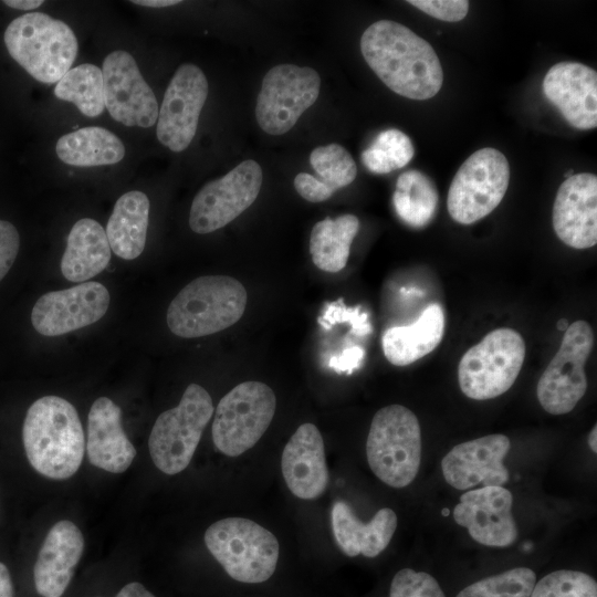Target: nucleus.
<instances>
[{
  "label": "nucleus",
  "mask_w": 597,
  "mask_h": 597,
  "mask_svg": "<svg viewBox=\"0 0 597 597\" xmlns=\"http://www.w3.org/2000/svg\"><path fill=\"white\" fill-rule=\"evenodd\" d=\"M360 51L374 73L398 95L423 101L442 86L443 71L433 48L401 23L370 24L360 38Z\"/></svg>",
  "instance_id": "obj_1"
},
{
  "label": "nucleus",
  "mask_w": 597,
  "mask_h": 597,
  "mask_svg": "<svg viewBox=\"0 0 597 597\" xmlns=\"http://www.w3.org/2000/svg\"><path fill=\"white\" fill-rule=\"evenodd\" d=\"M22 440L29 463L45 478L66 480L82 464V423L75 407L62 397L44 396L29 407Z\"/></svg>",
  "instance_id": "obj_2"
},
{
  "label": "nucleus",
  "mask_w": 597,
  "mask_h": 597,
  "mask_svg": "<svg viewBox=\"0 0 597 597\" xmlns=\"http://www.w3.org/2000/svg\"><path fill=\"white\" fill-rule=\"evenodd\" d=\"M245 306L247 291L237 279L200 276L172 298L167 310V325L179 337H202L235 324Z\"/></svg>",
  "instance_id": "obj_3"
},
{
  "label": "nucleus",
  "mask_w": 597,
  "mask_h": 597,
  "mask_svg": "<svg viewBox=\"0 0 597 597\" xmlns=\"http://www.w3.org/2000/svg\"><path fill=\"white\" fill-rule=\"evenodd\" d=\"M3 41L10 56L41 83H57L71 69L78 50L73 30L43 12L12 20Z\"/></svg>",
  "instance_id": "obj_4"
},
{
  "label": "nucleus",
  "mask_w": 597,
  "mask_h": 597,
  "mask_svg": "<svg viewBox=\"0 0 597 597\" xmlns=\"http://www.w3.org/2000/svg\"><path fill=\"white\" fill-rule=\"evenodd\" d=\"M421 429L416 415L402 405L379 409L370 423L366 455L369 468L391 488L409 485L421 462Z\"/></svg>",
  "instance_id": "obj_5"
},
{
  "label": "nucleus",
  "mask_w": 597,
  "mask_h": 597,
  "mask_svg": "<svg viewBox=\"0 0 597 597\" xmlns=\"http://www.w3.org/2000/svg\"><path fill=\"white\" fill-rule=\"evenodd\" d=\"M205 544L226 573L237 582L259 584L275 572L280 545L265 527L243 517H227L211 524Z\"/></svg>",
  "instance_id": "obj_6"
},
{
  "label": "nucleus",
  "mask_w": 597,
  "mask_h": 597,
  "mask_svg": "<svg viewBox=\"0 0 597 597\" xmlns=\"http://www.w3.org/2000/svg\"><path fill=\"white\" fill-rule=\"evenodd\" d=\"M212 415L209 392L200 385L190 384L178 406L161 412L153 426L148 448L156 468L168 475L184 471Z\"/></svg>",
  "instance_id": "obj_7"
},
{
  "label": "nucleus",
  "mask_w": 597,
  "mask_h": 597,
  "mask_svg": "<svg viewBox=\"0 0 597 597\" xmlns=\"http://www.w3.org/2000/svg\"><path fill=\"white\" fill-rule=\"evenodd\" d=\"M525 358V343L515 329L501 327L469 348L458 366L461 391L474 400L506 392L515 383Z\"/></svg>",
  "instance_id": "obj_8"
},
{
  "label": "nucleus",
  "mask_w": 597,
  "mask_h": 597,
  "mask_svg": "<svg viewBox=\"0 0 597 597\" xmlns=\"http://www.w3.org/2000/svg\"><path fill=\"white\" fill-rule=\"evenodd\" d=\"M272 388L261 381H244L219 401L212 422L216 448L228 457L251 449L269 428L275 412Z\"/></svg>",
  "instance_id": "obj_9"
},
{
  "label": "nucleus",
  "mask_w": 597,
  "mask_h": 597,
  "mask_svg": "<svg viewBox=\"0 0 597 597\" xmlns=\"http://www.w3.org/2000/svg\"><path fill=\"white\" fill-rule=\"evenodd\" d=\"M510 176L509 161L500 150L485 147L470 155L449 187L447 207L450 217L461 224L486 217L504 198Z\"/></svg>",
  "instance_id": "obj_10"
},
{
  "label": "nucleus",
  "mask_w": 597,
  "mask_h": 597,
  "mask_svg": "<svg viewBox=\"0 0 597 597\" xmlns=\"http://www.w3.org/2000/svg\"><path fill=\"white\" fill-rule=\"evenodd\" d=\"M593 346V329L586 321H576L566 328L558 350L537 383V399L546 412H570L584 397L585 364Z\"/></svg>",
  "instance_id": "obj_11"
},
{
  "label": "nucleus",
  "mask_w": 597,
  "mask_h": 597,
  "mask_svg": "<svg viewBox=\"0 0 597 597\" xmlns=\"http://www.w3.org/2000/svg\"><path fill=\"white\" fill-rule=\"evenodd\" d=\"M321 77L308 66L280 64L264 75L256 98L255 117L263 132L283 135L312 106L320 94Z\"/></svg>",
  "instance_id": "obj_12"
},
{
  "label": "nucleus",
  "mask_w": 597,
  "mask_h": 597,
  "mask_svg": "<svg viewBox=\"0 0 597 597\" xmlns=\"http://www.w3.org/2000/svg\"><path fill=\"white\" fill-rule=\"evenodd\" d=\"M262 181L260 165L244 160L223 177L206 184L192 200L190 229L206 234L223 228L255 201Z\"/></svg>",
  "instance_id": "obj_13"
},
{
  "label": "nucleus",
  "mask_w": 597,
  "mask_h": 597,
  "mask_svg": "<svg viewBox=\"0 0 597 597\" xmlns=\"http://www.w3.org/2000/svg\"><path fill=\"white\" fill-rule=\"evenodd\" d=\"M208 90L207 77L199 66L185 63L176 70L157 118L156 135L164 146L179 153L190 145Z\"/></svg>",
  "instance_id": "obj_14"
},
{
  "label": "nucleus",
  "mask_w": 597,
  "mask_h": 597,
  "mask_svg": "<svg viewBox=\"0 0 597 597\" xmlns=\"http://www.w3.org/2000/svg\"><path fill=\"white\" fill-rule=\"evenodd\" d=\"M104 105L125 126L151 127L158 118V103L138 65L125 50L111 52L103 62Z\"/></svg>",
  "instance_id": "obj_15"
},
{
  "label": "nucleus",
  "mask_w": 597,
  "mask_h": 597,
  "mask_svg": "<svg viewBox=\"0 0 597 597\" xmlns=\"http://www.w3.org/2000/svg\"><path fill=\"white\" fill-rule=\"evenodd\" d=\"M109 301V293L102 283L83 282L40 296L32 308L31 322L41 335H63L101 320Z\"/></svg>",
  "instance_id": "obj_16"
},
{
  "label": "nucleus",
  "mask_w": 597,
  "mask_h": 597,
  "mask_svg": "<svg viewBox=\"0 0 597 597\" xmlns=\"http://www.w3.org/2000/svg\"><path fill=\"white\" fill-rule=\"evenodd\" d=\"M513 496L503 486H483L463 493L453 510L457 524L478 543L491 547L513 544L517 530L512 516Z\"/></svg>",
  "instance_id": "obj_17"
},
{
  "label": "nucleus",
  "mask_w": 597,
  "mask_h": 597,
  "mask_svg": "<svg viewBox=\"0 0 597 597\" xmlns=\"http://www.w3.org/2000/svg\"><path fill=\"white\" fill-rule=\"evenodd\" d=\"M510 448V439L500 433L459 443L441 460L442 474L448 484L457 490H467L480 483L484 486H502L509 480L503 460Z\"/></svg>",
  "instance_id": "obj_18"
},
{
  "label": "nucleus",
  "mask_w": 597,
  "mask_h": 597,
  "mask_svg": "<svg viewBox=\"0 0 597 597\" xmlns=\"http://www.w3.org/2000/svg\"><path fill=\"white\" fill-rule=\"evenodd\" d=\"M553 228L558 239L574 249L597 242V177L573 174L559 186L553 206Z\"/></svg>",
  "instance_id": "obj_19"
},
{
  "label": "nucleus",
  "mask_w": 597,
  "mask_h": 597,
  "mask_svg": "<svg viewBox=\"0 0 597 597\" xmlns=\"http://www.w3.org/2000/svg\"><path fill=\"white\" fill-rule=\"evenodd\" d=\"M543 93L575 128L597 126V73L577 62L553 65L543 80Z\"/></svg>",
  "instance_id": "obj_20"
},
{
  "label": "nucleus",
  "mask_w": 597,
  "mask_h": 597,
  "mask_svg": "<svg viewBox=\"0 0 597 597\" xmlns=\"http://www.w3.org/2000/svg\"><path fill=\"white\" fill-rule=\"evenodd\" d=\"M281 470L289 490L302 500L320 498L328 483L323 437L313 423L301 425L285 444Z\"/></svg>",
  "instance_id": "obj_21"
},
{
  "label": "nucleus",
  "mask_w": 597,
  "mask_h": 597,
  "mask_svg": "<svg viewBox=\"0 0 597 597\" xmlns=\"http://www.w3.org/2000/svg\"><path fill=\"white\" fill-rule=\"evenodd\" d=\"M84 551L81 530L71 521L56 522L48 532L33 568L36 593L61 597Z\"/></svg>",
  "instance_id": "obj_22"
},
{
  "label": "nucleus",
  "mask_w": 597,
  "mask_h": 597,
  "mask_svg": "<svg viewBox=\"0 0 597 597\" xmlns=\"http://www.w3.org/2000/svg\"><path fill=\"white\" fill-rule=\"evenodd\" d=\"M85 447L91 464L111 473L126 471L136 457L122 428V410L107 397L97 398L91 406Z\"/></svg>",
  "instance_id": "obj_23"
},
{
  "label": "nucleus",
  "mask_w": 597,
  "mask_h": 597,
  "mask_svg": "<svg viewBox=\"0 0 597 597\" xmlns=\"http://www.w3.org/2000/svg\"><path fill=\"white\" fill-rule=\"evenodd\" d=\"M332 530L341 551L349 557L359 554L376 557L390 543L397 528V515L389 509H380L368 523H363L345 501L333 504Z\"/></svg>",
  "instance_id": "obj_24"
},
{
  "label": "nucleus",
  "mask_w": 597,
  "mask_h": 597,
  "mask_svg": "<svg viewBox=\"0 0 597 597\" xmlns=\"http://www.w3.org/2000/svg\"><path fill=\"white\" fill-rule=\"evenodd\" d=\"M444 313L429 304L410 325L388 328L381 338L384 355L395 366H407L430 354L442 341Z\"/></svg>",
  "instance_id": "obj_25"
},
{
  "label": "nucleus",
  "mask_w": 597,
  "mask_h": 597,
  "mask_svg": "<svg viewBox=\"0 0 597 597\" xmlns=\"http://www.w3.org/2000/svg\"><path fill=\"white\" fill-rule=\"evenodd\" d=\"M111 247L103 227L94 219L74 223L61 260V272L71 282H84L101 273L111 261Z\"/></svg>",
  "instance_id": "obj_26"
},
{
  "label": "nucleus",
  "mask_w": 597,
  "mask_h": 597,
  "mask_svg": "<svg viewBox=\"0 0 597 597\" xmlns=\"http://www.w3.org/2000/svg\"><path fill=\"white\" fill-rule=\"evenodd\" d=\"M149 199L139 191L122 195L107 221L111 250L124 260H134L144 251L148 227Z\"/></svg>",
  "instance_id": "obj_27"
},
{
  "label": "nucleus",
  "mask_w": 597,
  "mask_h": 597,
  "mask_svg": "<svg viewBox=\"0 0 597 597\" xmlns=\"http://www.w3.org/2000/svg\"><path fill=\"white\" fill-rule=\"evenodd\" d=\"M57 157L75 167L114 165L125 156V146L115 134L104 127H83L60 137L55 146Z\"/></svg>",
  "instance_id": "obj_28"
},
{
  "label": "nucleus",
  "mask_w": 597,
  "mask_h": 597,
  "mask_svg": "<svg viewBox=\"0 0 597 597\" xmlns=\"http://www.w3.org/2000/svg\"><path fill=\"white\" fill-rule=\"evenodd\" d=\"M358 230L359 220L354 214H343L335 220L326 218L315 223L310 237L313 263L322 271H342Z\"/></svg>",
  "instance_id": "obj_29"
},
{
  "label": "nucleus",
  "mask_w": 597,
  "mask_h": 597,
  "mask_svg": "<svg viewBox=\"0 0 597 597\" xmlns=\"http://www.w3.org/2000/svg\"><path fill=\"white\" fill-rule=\"evenodd\" d=\"M438 190L433 181L419 170L402 172L396 182L392 203L397 216L412 228L428 226L437 211Z\"/></svg>",
  "instance_id": "obj_30"
},
{
  "label": "nucleus",
  "mask_w": 597,
  "mask_h": 597,
  "mask_svg": "<svg viewBox=\"0 0 597 597\" xmlns=\"http://www.w3.org/2000/svg\"><path fill=\"white\" fill-rule=\"evenodd\" d=\"M54 95L73 103L85 116L101 115L105 108L102 70L90 63L70 69L56 83Z\"/></svg>",
  "instance_id": "obj_31"
},
{
  "label": "nucleus",
  "mask_w": 597,
  "mask_h": 597,
  "mask_svg": "<svg viewBox=\"0 0 597 597\" xmlns=\"http://www.w3.org/2000/svg\"><path fill=\"white\" fill-rule=\"evenodd\" d=\"M413 155L410 138L399 129L389 128L380 132L362 153V161L369 171L384 175L405 167Z\"/></svg>",
  "instance_id": "obj_32"
},
{
  "label": "nucleus",
  "mask_w": 597,
  "mask_h": 597,
  "mask_svg": "<svg viewBox=\"0 0 597 597\" xmlns=\"http://www.w3.org/2000/svg\"><path fill=\"white\" fill-rule=\"evenodd\" d=\"M310 164L320 177L316 179L332 193L352 184L357 175L353 157L338 144L315 148L310 155Z\"/></svg>",
  "instance_id": "obj_33"
},
{
  "label": "nucleus",
  "mask_w": 597,
  "mask_h": 597,
  "mask_svg": "<svg viewBox=\"0 0 597 597\" xmlns=\"http://www.w3.org/2000/svg\"><path fill=\"white\" fill-rule=\"evenodd\" d=\"M535 583L536 575L531 568L516 567L478 580L457 597H530Z\"/></svg>",
  "instance_id": "obj_34"
},
{
  "label": "nucleus",
  "mask_w": 597,
  "mask_h": 597,
  "mask_svg": "<svg viewBox=\"0 0 597 597\" xmlns=\"http://www.w3.org/2000/svg\"><path fill=\"white\" fill-rule=\"evenodd\" d=\"M530 597H597V583L586 573L561 569L535 583Z\"/></svg>",
  "instance_id": "obj_35"
},
{
  "label": "nucleus",
  "mask_w": 597,
  "mask_h": 597,
  "mask_svg": "<svg viewBox=\"0 0 597 597\" xmlns=\"http://www.w3.org/2000/svg\"><path fill=\"white\" fill-rule=\"evenodd\" d=\"M389 597H446L438 582L428 573L400 569L392 578Z\"/></svg>",
  "instance_id": "obj_36"
},
{
  "label": "nucleus",
  "mask_w": 597,
  "mask_h": 597,
  "mask_svg": "<svg viewBox=\"0 0 597 597\" xmlns=\"http://www.w3.org/2000/svg\"><path fill=\"white\" fill-rule=\"evenodd\" d=\"M408 3L428 15L447 22L461 21L469 11L467 0H409Z\"/></svg>",
  "instance_id": "obj_37"
},
{
  "label": "nucleus",
  "mask_w": 597,
  "mask_h": 597,
  "mask_svg": "<svg viewBox=\"0 0 597 597\" xmlns=\"http://www.w3.org/2000/svg\"><path fill=\"white\" fill-rule=\"evenodd\" d=\"M359 308H347L345 305H338V302L327 306L323 316L318 318V323L326 329L336 322L349 321L354 324L355 334L363 335L370 333V326L365 322L366 314H359Z\"/></svg>",
  "instance_id": "obj_38"
},
{
  "label": "nucleus",
  "mask_w": 597,
  "mask_h": 597,
  "mask_svg": "<svg viewBox=\"0 0 597 597\" xmlns=\"http://www.w3.org/2000/svg\"><path fill=\"white\" fill-rule=\"evenodd\" d=\"M20 235L15 227L6 220H0V281L6 276L18 255Z\"/></svg>",
  "instance_id": "obj_39"
},
{
  "label": "nucleus",
  "mask_w": 597,
  "mask_h": 597,
  "mask_svg": "<svg viewBox=\"0 0 597 597\" xmlns=\"http://www.w3.org/2000/svg\"><path fill=\"white\" fill-rule=\"evenodd\" d=\"M294 187L298 195L310 202H322L333 195L316 177L307 172H300L295 176Z\"/></svg>",
  "instance_id": "obj_40"
},
{
  "label": "nucleus",
  "mask_w": 597,
  "mask_h": 597,
  "mask_svg": "<svg viewBox=\"0 0 597 597\" xmlns=\"http://www.w3.org/2000/svg\"><path fill=\"white\" fill-rule=\"evenodd\" d=\"M363 357L364 349L359 346H353L345 349L339 356L329 359L328 365L337 371L352 373L360 365Z\"/></svg>",
  "instance_id": "obj_41"
},
{
  "label": "nucleus",
  "mask_w": 597,
  "mask_h": 597,
  "mask_svg": "<svg viewBox=\"0 0 597 597\" xmlns=\"http://www.w3.org/2000/svg\"><path fill=\"white\" fill-rule=\"evenodd\" d=\"M115 597H155L140 583L133 582L125 585Z\"/></svg>",
  "instance_id": "obj_42"
},
{
  "label": "nucleus",
  "mask_w": 597,
  "mask_h": 597,
  "mask_svg": "<svg viewBox=\"0 0 597 597\" xmlns=\"http://www.w3.org/2000/svg\"><path fill=\"white\" fill-rule=\"evenodd\" d=\"M0 597H13L11 576L3 563H0Z\"/></svg>",
  "instance_id": "obj_43"
},
{
  "label": "nucleus",
  "mask_w": 597,
  "mask_h": 597,
  "mask_svg": "<svg viewBox=\"0 0 597 597\" xmlns=\"http://www.w3.org/2000/svg\"><path fill=\"white\" fill-rule=\"evenodd\" d=\"M3 3L10 8L30 11L39 8L43 1L42 0H4Z\"/></svg>",
  "instance_id": "obj_44"
},
{
  "label": "nucleus",
  "mask_w": 597,
  "mask_h": 597,
  "mask_svg": "<svg viewBox=\"0 0 597 597\" xmlns=\"http://www.w3.org/2000/svg\"><path fill=\"white\" fill-rule=\"evenodd\" d=\"M132 3L150 7V8H165L180 3L179 0H134Z\"/></svg>",
  "instance_id": "obj_45"
},
{
  "label": "nucleus",
  "mask_w": 597,
  "mask_h": 597,
  "mask_svg": "<svg viewBox=\"0 0 597 597\" xmlns=\"http://www.w3.org/2000/svg\"><path fill=\"white\" fill-rule=\"evenodd\" d=\"M588 444L594 453L597 452V427L596 425L591 429L588 436Z\"/></svg>",
  "instance_id": "obj_46"
},
{
  "label": "nucleus",
  "mask_w": 597,
  "mask_h": 597,
  "mask_svg": "<svg viewBox=\"0 0 597 597\" xmlns=\"http://www.w3.org/2000/svg\"><path fill=\"white\" fill-rule=\"evenodd\" d=\"M567 324H568V323H567V320L562 318V320L557 323V327H558V329L565 332L566 328L568 327Z\"/></svg>",
  "instance_id": "obj_47"
},
{
  "label": "nucleus",
  "mask_w": 597,
  "mask_h": 597,
  "mask_svg": "<svg viewBox=\"0 0 597 597\" xmlns=\"http://www.w3.org/2000/svg\"><path fill=\"white\" fill-rule=\"evenodd\" d=\"M449 513H450V512H449V510H448V509H443V510H442V515H443V516H448V515H449Z\"/></svg>",
  "instance_id": "obj_48"
}]
</instances>
